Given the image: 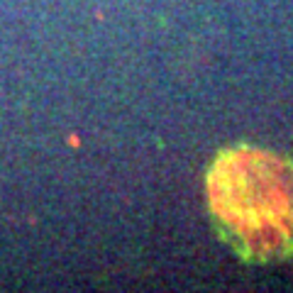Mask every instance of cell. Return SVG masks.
<instances>
[{
    "label": "cell",
    "mask_w": 293,
    "mask_h": 293,
    "mask_svg": "<svg viewBox=\"0 0 293 293\" xmlns=\"http://www.w3.org/2000/svg\"><path fill=\"white\" fill-rule=\"evenodd\" d=\"M217 237L249 264L293 259V161L254 144L220 149L205 174Z\"/></svg>",
    "instance_id": "6da1fadb"
}]
</instances>
